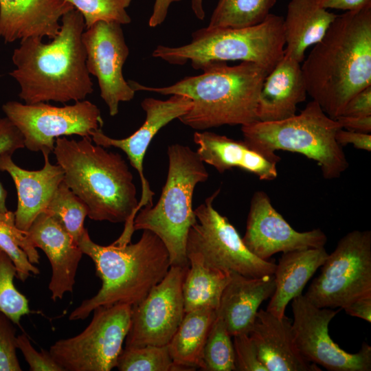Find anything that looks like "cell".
<instances>
[{
    "mask_svg": "<svg viewBox=\"0 0 371 371\" xmlns=\"http://www.w3.org/2000/svg\"><path fill=\"white\" fill-rule=\"evenodd\" d=\"M16 269L10 256L0 248V311L15 324L30 313L28 300L15 287L14 278Z\"/></svg>",
    "mask_w": 371,
    "mask_h": 371,
    "instance_id": "obj_34",
    "label": "cell"
},
{
    "mask_svg": "<svg viewBox=\"0 0 371 371\" xmlns=\"http://www.w3.org/2000/svg\"><path fill=\"white\" fill-rule=\"evenodd\" d=\"M182 293L185 313L210 308L217 310L230 273L205 266L201 262L188 258Z\"/></svg>",
    "mask_w": 371,
    "mask_h": 371,
    "instance_id": "obj_28",
    "label": "cell"
},
{
    "mask_svg": "<svg viewBox=\"0 0 371 371\" xmlns=\"http://www.w3.org/2000/svg\"><path fill=\"white\" fill-rule=\"evenodd\" d=\"M328 255L324 247L283 253L276 264L273 273L275 290L266 310L278 317L284 316L288 304L302 294Z\"/></svg>",
    "mask_w": 371,
    "mask_h": 371,
    "instance_id": "obj_25",
    "label": "cell"
},
{
    "mask_svg": "<svg viewBox=\"0 0 371 371\" xmlns=\"http://www.w3.org/2000/svg\"><path fill=\"white\" fill-rule=\"evenodd\" d=\"M45 212L54 216L78 245L88 216L87 205L63 181L54 192Z\"/></svg>",
    "mask_w": 371,
    "mask_h": 371,
    "instance_id": "obj_31",
    "label": "cell"
},
{
    "mask_svg": "<svg viewBox=\"0 0 371 371\" xmlns=\"http://www.w3.org/2000/svg\"><path fill=\"white\" fill-rule=\"evenodd\" d=\"M0 248L12 259L16 269V278L25 282L40 271L34 264L39 263V255L29 240L25 232L15 225L14 213H0Z\"/></svg>",
    "mask_w": 371,
    "mask_h": 371,
    "instance_id": "obj_29",
    "label": "cell"
},
{
    "mask_svg": "<svg viewBox=\"0 0 371 371\" xmlns=\"http://www.w3.org/2000/svg\"><path fill=\"white\" fill-rule=\"evenodd\" d=\"M314 45L301 65L307 94L335 120L371 86V5L337 15Z\"/></svg>",
    "mask_w": 371,
    "mask_h": 371,
    "instance_id": "obj_1",
    "label": "cell"
},
{
    "mask_svg": "<svg viewBox=\"0 0 371 371\" xmlns=\"http://www.w3.org/2000/svg\"><path fill=\"white\" fill-rule=\"evenodd\" d=\"M343 309L348 315L371 322V293L361 296Z\"/></svg>",
    "mask_w": 371,
    "mask_h": 371,
    "instance_id": "obj_42",
    "label": "cell"
},
{
    "mask_svg": "<svg viewBox=\"0 0 371 371\" xmlns=\"http://www.w3.org/2000/svg\"><path fill=\"white\" fill-rule=\"evenodd\" d=\"M53 153L64 171L63 181L88 207L89 218L125 223L114 243H129L139 201L133 175L122 155L93 144L91 137L78 141L57 137Z\"/></svg>",
    "mask_w": 371,
    "mask_h": 371,
    "instance_id": "obj_3",
    "label": "cell"
},
{
    "mask_svg": "<svg viewBox=\"0 0 371 371\" xmlns=\"http://www.w3.org/2000/svg\"><path fill=\"white\" fill-rule=\"evenodd\" d=\"M45 164L39 170H27L18 166L12 154L0 155V171L10 174L17 192L15 225L27 232L37 216L45 212L54 192L64 180V171L58 164H52L49 154L43 153Z\"/></svg>",
    "mask_w": 371,
    "mask_h": 371,
    "instance_id": "obj_19",
    "label": "cell"
},
{
    "mask_svg": "<svg viewBox=\"0 0 371 371\" xmlns=\"http://www.w3.org/2000/svg\"><path fill=\"white\" fill-rule=\"evenodd\" d=\"M219 192L220 189L216 190L194 210L196 222L188 234V259L248 278L273 275L276 264L253 254L227 218L214 208V201Z\"/></svg>",
    "mask_w": 371,
    "mask_h": 371,
    "instance_id": "obj_9",
    "label": "cell"
},
{
    "mask_svg": "<svg viewBox=\"0 0 371 371\" xmlns=\"http://www.w3.org/2000/svg\"><path fill=\"white\" fill-rule=\"evenodd\" d=\"M2 110L21 133L25 148L43 154L53 153L57 137L71 135L91 137L104 124L98 107L85 100L63 106L9 101L2 106Z\"/></svg>",
    "mask_w": 371,
    "mask_h": 371,
    "instance_id": "obj_12",
    "label": "cell"
},
{
    "mask_svg": "<svg viewBox=\"0 0 371 371\" xmlns=\"http://www.w3.org/2000/svg\"><path fill=\"white\" fill-rule=\"evenodd\" d=\"M193 139L198 146L196 153L200 159L220 173L238 168L262 181H272L278 177L277 164L281 159L278 155L265 154L244 140H235L210 131H196Z\"/></svg>",
    "mask_w": 371,
    "mask_h": 371,
    "instance_id": "obj_21",
    "label": "cell"
},
{
    "mask_svg": "<svg viewBox=\"0 0 371 371\" xmlns=\"http://www.w3.org/2000/svg\"><path fill=\"white\" fill-rule=\"evenodd\" d=\"M191 8L196 16L199 20H203L205 18V11L203 5V0H190Z\"/></svg>",
    "mask_w": 371,
    "mask_h": 371,
    "instance_id": "obj_46",
    "label": "cell"
},
{
    "mask_svg": "<svg viewBox=\"0 0 371 371\" xmlns=\"http://www.w3.org/2000/svg\"><path fill=\"white\" fill-rule=\"evenodd\" d=\"M337 143L344 147L348 144H352L355 148L371 151V135L361 132L344 130L340 128L335 135Z\"/></svg>",
    "mask_w": 371,
    "mask_h": 371,
    "instance_id": "obj_41",
    "label": "cell"
},
{
    "mask_svg": "<svg viewBox=\"0 0 371 371\" xmlns=\"http://www.w3.org/2000/svg\"><path fill=\"white\" fill-rule=\"evenodd\" d=\"M83 16L85 29L98 21L115 22L120 25L131 23L126 12L131 0H65Z\"/></svg>",
    "mask_w": 371,
    "mask_h": 371,
    "instance_id": "obj_35",
    "label": "cell"
},
{
    "mask_svg": "<svg viewBox=\"0 0 371 371\" xmlns=\"http://www.w3.org/2000/svg\"><path fill=\"white\" fill-rule=\"evenodd\" d=\"M78 246L94 262L102 285L96 295L84 300L70 313V320L85 319L100 306L137 304L170 267L165 245L149 230H143L135 243H113L104 246L94 243L85 228Z\"/></svg>",
    "mask_w": 371,
    "mask_h": 371,
    "instance_id": "obj_5",
    "label": "cell"
},
{
    "mask_svg": "<svg viewBox=\"0 0 371 371\" xmlns=\"http://www.w3.org/2000/svg\"><path fill=\"white\" fill-rule=\"evenodd\" d=\"M335 120L344 129L365 133L371 132V115L362 117L340 115Z\"/></svg>",
    "mask_w": 371,
    "mask_h": 371,
    "instance_id": "obj_43",
    "label": "cell"
},
{
    "mask_svg": "<svg viewBox=\"0 0 371 371\" xmlns=\"http://www.w3.org/2000/svg\"><path fill=\"white\" fill-rule=\"evenodd\" d=\"M121 25L98 21L85 29L82 36L88 71L97 78L100 97L111 116L118 113L121 102L131 100L135 93L122 74L129 49Z\"/></svg>",
    "mask_w": 371,
    "mask_h": 371,
    "instance_id": "obj_15",
    "label": "cell"
},
{
    "mask_svg": "<svg viewBox=\"0 0 371 371\" xmlns=\"http://www.w3.org/2000/svg\"><path fill=\"white\" fill-rule=\"evenodd\" d=\"M340 128L314 100L292 117L241 126L244 141L251 147L269 155L279 150L302 154L318 164L326 179L339 178L349 166L335 138Z\"/></svg>",
    "mask_w": 371,
    "mask_h": 371,
    "instance_id": "obj_8",
    "label": "cell"
},
{
    "mask_svg": "<svg viewBox=\"0 0 371 371\" xmlns=\"http://www.w3.org/2000/svg\"><path fill=\"white\" fill-rule=\"evenodd\" d=\"M231 337L224 321L216 313L203 349V370L235 371L234 352Z\"/></svg>",
    "mask_w": 371,
    "mask_h": 371,
    "instance_id": "obj_32",
    "label": "cell"
},
{
    "mask_svg": "<svg viewBox=\"0 0 371 371\" xmlns=\"http://www.w3.org/2000/svg\"><path fill=\"white\" fill-rule=\"evenodd\" d=\"M275 290L273 275L248 278L235 272L224 289L216 313L232 337L249 334L261 303Z\"/></svg>",
    "mask_w": 371,
    "mask_h": 371,
    "instance_id": "obj_24",
    "label": "cell"
},
{
    "mask_svg": "<svg viewBox=\"0 0 371 371\" xmlns=\"http://www.w3.org/2000/svg\"><path fill=\"white\" fill-rule=\"evenodd\" d=\"M371 293V232L353 230L338 242L305 296L319 308H340Z\"/></svg>",
    "mask_w": 371,
    "mask_h": 371,
    "instance_id": "obj_11",
    "label": "cell"
},
{
    "mask_svg": "<svg viewBox=\"0 0 371 371\" xmlns=\"http://www.w3.org/2000/svg\"><path fill=\"white\" fill-rule=\"evenodd\" d=\"M168 170L159 199L143 207L133 221V229L149 230L165 245L170 266L188 267L186 243L190 227L196 222L192 207L195 187L207 180L209 173L196 151L188 146H168Z\"/></svg>",
    "mask_w": 371,
    "mask_h": 371,
    "instance_id": "obj_6",
    "label": "cell"
},
{
    "mask_svg": "<svg viewBox=\"0 0 371 371\" xmlns=\"http://www.w3.org/2000/svg\"><path fill=\"white\" fill-rule=\"evenodd\" d=\"M341 115H371V86L367 87L353 95L346 104Z\"/></svg>",
    "mask_w": 371,
    "mask_h": 371,
    "instance_id": "obj_40",
    "label": "cell"
},
{
    "mask_svg": "<svg viewBox=\"0 0 371 371\" xmlns=\"http://www.w3.org/2000/svg\"><path fill=\"white\" fill-rule=\"evenodd\" d=\"M25 148L23 137L20 131L8 117H0V155L14 153ZM8 195L6 190L0 183V213L7 212L5 200Z\"/></svg>",
    "mask_w": 371,
    "mask_h": 371,
    "instance_id": "obj_38",
    "label": "cell"
},
{
    "mask_svg": "<svg viewBox=\"0 0 371 371\" xmlns=\"http://www.w3.org/2000/svg\"><path fill=\"white\" fill-rule=\"evenodd\" d=\"M188 267L170 266L146 297L131 306L124 348L167 346L185 315L182 285Z\"/></svg>",
    "mask_w": 371,
    "mask_h": 371,
    "instance_id": "obj_14",
    "label": "cell"
},
{
    "mask_svg": "<svg viewBox=\"0 0 371 371\" xmlns=\"http://www.w3.org/2000/svg\"><path fill=\"white\" fill-rule=\"evenodd\" d=\"M323 8L354 11L371 5V0H317Z\"/></svg>",
    "mask_w": 371,
    "mask_h": 371,
    "instance_id": "obj_44",
    "label": "cell"
},
{
    "mask_svg": "<svg viewBox=\"0 0 371 371\" xmlns=\"http://www.w3.org/2000/svg\"><path fill=\"white\" fill-rule=\"evenodd\" d=\"M249 335L267 371L321 370L298 351L293 340L292 323L286 315L278 317L267 310H259Z\"/></svg>",
    "mask_w": 371,
    "mask_h": 371,
    "instance_id": "obj_22",
    "label": "cell"
},
{
    "mask_svg": "<svg viewBox=\"0 0 371 371\" xmlns=\"http://www.w3.org/2000/svg\"><path fill=\"white\" fill-rule=\"evenodd\" d=\"M337 15L317 0H291L283 18L284 54L301 63L306 49L324 37Z\"/></svg>",
    "mask_w": 371,
    "mask_h": 371,
    "instance_id": "obj_26",
    "label": "cell"
},
{
    "mask_svg": "<svg viewBox=\"0 0 371 371\" xmlns=\"http://www.w3.org/2000/svg\"><path fill=\"white\" fill-rule=\"evenodd\" d=\"M284 47L283 17L270 13L253 26L197 30L188 44L158 45L152 56L172 65L190 62L194 69L211 61L251 62L269 74L283 57Z\"/></svg>",
    "mask_w": 371,
    "mask_h": 371,
    "instance_id": "obj_7",
    "label": "cell"
},
{
    "mask_svg": "<svg viewBox=\"0 0 371 371\" xmlns=\"http://www.w3.org/2000/svg\"><path fill=\"white\" fill-rule=\"evenodd\" d=\"M116 368L120 371H179L167 346H145L123 348Z\"/></svg>",
    "mask_w": 371,
    "mask_h": 371,
    "instance_id": "obj_33",
    "label": "cell"
},
{
    "mask_svg": "<svg viewBox=\"0 0 371 371\" xmlns=\"http://www.w3.org/2000/svg\"><path fill=\"white\" fill-rule=\"evenodd\" d=\"M198 76H187L164 87H151L128 80L135 91L161 95H182L189 98L192 106L178 119L199 131L223 125H247L258 121V95L268 72L251 62L230 66L225 61L203 65Z\"/></svg>",
    "mask_w": 371,
    "mask_h": 371,
    "instance_id": "obj_4",
    "label": "cell"
},
{
    "mask_svg": "<svg viewBox=\"0 0 371 371\" xmlns=\"http://www.w3.org/2000/svg\"><path fill=\"white\" fill-rule=\"evenodd\" d=\"M242 239L253 254L265 260L279 252L324 247L327 241L320 229L302 232L294 229L264 191H256L251 197Z\"/></svg>",
    "mask_w": 371,
    "mask_h": 371,
    "instance_id": "obj_16",
    "label": "cell"
},
{
    "mask_svg": "<svg viewBox=\"0 0 371 371\" xmlns=\"http://www.w3.org/2000/svg\"><path fill=\"white\" fill-rule=\"evenodd\" d=\"M192 104L189 98L182 95H172L166 100L146 98L141 102L142 108L146 112V120L130 136L124 139L111 138L106 135L102 128L92 133L91 137L96 145L122 150L131 165L137 171L142 184L137 212L143 207L152 206L155 195L144 176L143 168L144 158L150 143L161 128L189 111Z\"/></svg>",
    "mask_w": 371,
    "mask_h": 371,
    "instance_id": "obj_17",
    "label": "cell"
},
{
    "mask_svg": "<svg viewBox=\"0 0 371 371\" xmlns=\"http://www.w3.org/2000/svg\"><path fill=\"white\" fill-rule=\"evenodd\" d=\"M235 371H267L249 334L233 337Z\"/></svg>",
    "mask_w": 371,
    "mask_h": 371,
    "instance_id": "obj_37",
    "label": "cell"
},
{
    "mask_svg": "<svg viewBox=\"0 0 371 371\" xmlns=\"http://www.w3.org/2000/svg\"><path fill=\"white\" fill-rule=\"evenodd\" d=\"M216 316V311L210 308L185 313L167 344L171 359L181 370H203V349Z\"/></svg>",
    "mask_w": 371,
    "mask_h": 371,
    "instance_id": "obj_27",
    "label": "cell"
},
{
    "mask_svg": "<svg viewBox=\"0 0 371 371\" xmlns=\"http://www.w3.org/2000/svg\"><path fill=\"white\" fill-rule=\"evenodd\" d=\"M276 0H218L207 27L241 28L262 22Z\"/></svg>",
    "mask_w": 371,
    "mask_h": 371,
    "instance_id": "obj_30",
    "label": "cell"
},
{
    "mask_svg": "<svg viewBox=\"0 0 371 371\" xmlns=\"http://www.w3.org/2000/svg\"><path fill=\"white\" fill-rule=\"evenodd\" d=\"M80 334L56 341L49 353L64 371H110L117 361L129 330L131 306H100Z\"/></svg>",
    "mask_w": 371,
    "mask_h": 371,
    "instance_id": "obj_10",
    "label": "cell"
},
{
    "mask_svg": "<svg viewBox=\"0 0 371 371\" xmlns=\"http://www.w3.org/2000/svg\"><path fill=\"white\" fill-rule=\"evenodd\" d=\"M306 95L300 63L284 54L263 82L256 106L258 121H278L293 116Z\"/></svg>",
    "mask_w": 371,
    "mask_h": 371,
    "instance_id": "obj_23",
    "label": "cell"
},
{
    "mask_svg": "<svg viewBox=\"0 0 371 371\" xmlns=\"http://www.w3.org/2000/svg\"><path fill=\"white\" fill-rule=\"evenodd\" d=\"M14 322L0 311V371H21Z\"/></svg>",
    "mask_w": 371,
    "mask_h": 371,
    "instance_id": "obj_36",
    "label": "cell"
},
{
    "mask_svg": "<svg viewBox=\"0 0 371 371\" xmlns=\"http://www.w3.org/2000/svg\"><path fill=\"white\" fill-rule=\"evenodd\" d=\"M16 346L31 371H64L58 364L49 351L38 352L31 344L30 339L25 334L16 336Z\"/></svg>",
    "mask_w": 371,
    "mask_h": 371,
    "instance_id": "obj_39",
    "label": "cell"
},
{
    "mask_svg": "<svg viewBox=\"0 0 371 371\" xmlns=\"http://www.w3.org/2000/svg\"><path fill=\"white\" fill-rule=\"evenodd\" d=\"M179 1L181 0H155L148 25L155 27L161 25L166 19L170 5Z\"/></svg>",
    "mask_w": 371,
    "mask_h": 371,
    "instance_id": "obj_45",
    "label": "cell"
},
{
    "mask_svg": "<svg viewBox=\"0 0 371 371\" xmlns=\"http://www.w3.org/2000/svg\"><path fill=\"white\" fill-rule=\"evenodd\" d=\"M85 30L82 15L73 9L62 16L51 42L44 43L41 37L20 41L12 56L16 68L10 75L25 104L77 102L93 91L82 38Z\"/></svg>",
    "mask_w": 371,
    "mask_h": 371,
    "instance_id": "obj_2",
    "label": "cell"
},
{
    "mask_svg": "<svg viewBox=\"0 0 371 371\" xmlns=\"http://www.w3.org/2000/svg\"><path fill=\"white\" fill-rule=\"evenodd\" d=\"M73 9L65 0H0V38L5 43L30 37L52 40L62 16Z\"/></svg>",
    "mask_w": 371,
    "mask_h": 371,
    "instance_id": "obj_20",
    "label": "cell"
},
{
    "mask_svg": "<svg viewBox=\"0 0 371 371\" xmlns=\"http://www.w3.org/2000/svg\"><path fill=\"white\" fill-rule=\"evenodd\" d=\"M31 244L43 251L52 267L51 298L61 300L71 292L82 252L60 222L47 212L40 213L25 232Z\"/></svg>",
    "mask_w": 371,
    "mask_h": 371,
    "instance_id": "obj_18",
    "label": "cell"
},
{
    "mask_svg": "<svg viewBox=\"0 0 371 371\" xmlns=\"http://www.w3.org/2000/svg\"><path fill=\"white\" fill-rule=\"evenodd\" d=\"M291 301L294 343L307 361L330 371L371 370L370 346L363 342L359 352L350 353L330 338L328 325L339 309L317 307L302 294Z\"/></svg>",
    "mask_w": 371,
    "mask_h": 371,
    "instance_id": "obj_13",
    "label": "cell"
}]
</instances>
